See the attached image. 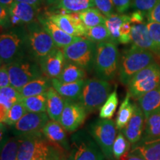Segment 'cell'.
Wrapping results in <instances>:
<instances>
[{
  "instance_id": "cell-43",
  "label": "cell",
  "mask_w": 160,
  "mask_h": 160,
  "mask_svg": "<svg viewBox=\"0 0 160 160\" xmlns=\"http://www.w3.org/2000/svg\"><path fill=\"white\" fill-rule=\"evenodd\" d=\"M0 23L2 28H11V18L9 8L0 6Z\"/></svg>"
},
{
  "instance_id": "cell-17",
  "label": "cell",
  "mask_w": 160,
  "mask_h": 160,
  "mask_svg": "<svg viewBox=\"0 0 160 160\" xmlns=\"http://www.w3.org/2000/svg\"><path fill=\"white\" fill-rule=\"evenodd\" d=\"M37 19L40 24L42 25L45 31L51 36L56 46L59 48L63 49L66 46L71 45L74 42L82 38L68 34L63 30H62L56 24L53 23L46 13L38 16Z\"/></svg>"
},
{
  "instance_id": "cell-4",
  "label": "cell",
  "mask_w": 160,
  "mask_h": 160,
  "mask_svg": "<svg viewBox=\"0 0 160 160\" xmlns=\"http://www.w3.org/2000/svg\"><path fill=\"white\" fill-rule=\"evenodd\" d=\"M117 45L112 41L97 44L93 71L98 79L111 81L117 76L120 59Z\"/></svg>"
},
{
  "instance_id": "cell-45",
  "label": "cell",
  "mask_w": 160,
  "mask_h": 160,
  "mask_svg": "<svg viewBox=\"0 0 160 160\" xmlns=\"http://www.w3.org/2000/svg\"><path fill=\"white\" fill-rule=\"evenodd\" d=\"M116 11L118 13L123 14L131 7V0H113Z\"/></svg>"
},
{
  "instance_id": "cell-14",
  "label": "cell",
  "mask_w": 160,
  "mask_h": 160,
  "mask_svg": "<svg viewBox=\"0 0 160 160\" xmlns=\"http://www.w3.org/2000/svg\"><path fill=\"white\" fill-rule=\"evenodd\" d=\"M50 19L68 34L73 37H85L87 28L84 25L78 13H46Z\"/></svg>"
},
{
  "instance_id": "cell-52",
  "label": "cell",
  "mask_w": 160,
  "mask_h": 160,
  "mask_svg": "<svg viewBox=\"0 0 160 160\" xmlns=\"http://www.w3.org/2000/svg\"><path fill=\"white\" fill-rule=\"evenodd\" d=\"M14 2V0H0V6H4L6 8H10L11 4Z\"/></svg>"
},
{
  "instance_id": "cell-51",
  "label": "cell",
  "mask_w": 160,
  "mask_h": 160,
  "mask_svg": "<svg viewBox=\"0 0 160 160\" xmlns=\"http://www.w3.org/2000/svg\"><path fill=\"white\" fill-rule=\"evenodd\" d=\"M60 2V0H44V4L47 6H56Z\"/></svg>"
},
{
  "instance_id": "cell-40",
  "label": "cell",
  "mask_w": 160,
  "mask_h": 160,
  "mask_svg": "<svg viewBox=\"0 0 160 160\" xmlns=\"http://www.w3.org/2000/svg\"><path fill=\"white\" fill-rule=\"evenodd\" d=\"M95 8L99 10L106 17L113 14L115 11V7L113 0H93Z\"/></svg>"
},
{
  "instance_id": "cell-48",
  "label": "cell",
  "mask_w": 160,
  "mask_h": 160,
  "mask_svg": "<svg viewBox=\"0 0 160 160\" xmlns=\"http://www.w3.org/2000/svg\"><path fill=\"white\" fill-rule=\"evenodd\" d=\"M63 151L64 150L62 148H59L51 153V155H49L48 157L39 160H66L65 155L64 154Z\"/></svg>"
},
{
  "instance_id": "cell-13",
  "label": "cell",
  "mask_w": 160,
  "mask_h": 160,
  "mask_svg": "<svg viewBox=\"0 0 160 160\" xmlns=\"http://www.w3.org/2000/svg\"><path fill=\"white\" fill-rule=\"evenodd\" d=\"M49 119L47 112H27L17 123L11 126V131L15 137H22L40 131Z\"/></svg>"
},
{
  "instance_id": "cell-23",
  "label": "cell",
  "mask_w": 160,
  "mask_h": 160,
  "mask_svg": "<svg viewBox=\"0 0 160 160\" xmlns=\"http://www.w3.org/2000/svg\"><path fill=\"white\" fill-rule=\"evenodd\" d=\"M47 97V112L50 119L59 122L60 117L65 108V99L62 97L53 87L46 92Z\"/></svg>"
},
{
  "instance_id": "cell-27",
  "label": "cell",
  "mask_w": 160,
  "mask_h": 160,
  "mask_svg": "<svg viewBox=\"0 0 160 160\" xmlns=\"http://www.w3.org/2000/svg\"><path fill=\"white\" fill-rule=\"evenodd\" d=\"M131 95L128 92L125 99L119 106L116 117V126L119 131H122L128 125L135 111V102H131Z\"/></svg>"
},
{
  "instance_id": "cell-39",
  "label": "cell",
  "mask_w": 160,
  "mask_h": 160,
  "mask_svg": "<svg viewBox=\"0 0 160 160\" xmlns=\"http://www.w3.org/2000/svg\"><path fill=\"white\" fill-rule=\"evenodd\" d=\"M158 2L159 0H131V8L135 11H142L147 15Z\"/></svg>"
},
{
  "instance_id": "cell-21",
  "label": "cell",
  "mask_w": 160,
  "mask_h": 160,
  "mask_svg": "<svg viewBox=\"0 0 160 160\" xmlns=\"http://www.w3.org/2000/svg\"><path fill=\"white\" fill-rule=\"evenodd\" d=\"M129 153L145 160H160V139L140 140L131 145Z\"/></svg>"
},
{
  "instance_id": "cell-25",
  "label": "cell",
  "mask_w": 160,
  "mask_h": 160,
  "mask_svg": "<svg viewBox=\"0 0 160 160\" xmlns=\"http://www.w3.org/2000/svg\"><path fill=\"white\" fill-rule=\"evenodd\" d=\"M137 103L145 114V119L152 113L160 111V85L137 99Z\"/></svg>"
},
{
  "instance_id": "cell-41",
  "label": "cell",
  "mask_w": 160,
  "mask_h": 160,
  "mask_svg": "<svg viewBox=\"0 0 160 160\" xmlns=\"http://www.w3.org/2000/svg\"><path fill=\"white\" fill-rule=\"evenodd\" d=\"M131 21H127L122 25L121 28L119 31V43L126 45V44H129L132 42L131 40Z\"/></svg>"
},
{
  "instance_id": "cell-10",
  "label": "cell",
  "mask_w": 160,
  "mask_h": 160,
  "mask_svg": "<svg viewBox=\"0 0 160 160\" xmlns=\"http://www.w3.org/2000/svg\"><path fill=\"white\" fill-rule=\"evenodd\" d=\"M88 131L101 148L106 159L113 160V146L117 136L115 122L111 119L99 118L90 124Z\"/></svg>"
},
{
  "instance_id": "cell-32",
  "label": "cell",
  "mask_w": 160,
  "mask_h": 160,
  "mask_svg": "<svg viewBox=\"0 0 160 160\" xmlns=\"http://www.w3.org/2000/svg\"><path fill=\"white\" fill-rule=\"evenodd\" d=\"M78 15L86 28L102 25L107 19V17L95 7L78 13Z\"/></svg>"
},
{
  "instance_id": "cell-29",
  "label": "cell",
  "mask_w": 160,
  "mask_h": 160,
  "mask_svg": "<svg viewBox=\"0 0 160 160\" xmlns=\"http://www.w3.org/2000/svg\"><path fill=\"white\" fill-rule=\"evenodd\" d=\"M127 21H131L130 15L113 13L109 17H107L105 24L111 35V40L112 42L116 44L119 43L120 28L122 25Z\"/></svg>"
},
{
  "instance_id": "cell-6",
  "label": "cell",
  "mask_w": 160,
  "mask_h": 160,
  "mask_svg": "<svg viewBox=\"0 0 160 160\" xmlns=\"http://www.w3.org/2000/svg\"><path fill=\"white\" fill-rule=\"evenodd\" d=\"M70 156L67 160H105V155L88 131H76L71 137Z\"/></svg>"
},
{
  "instance_id": "cell-34",
  "label": "cell",
  "mask_w": 160,
  "mask_h": 160,
  "mask_svg": "<svg viewBox=\"0 0 160 160\" xmlns=\"http://www.w3.org/2000/svg\"><path fill=\"white\" fill-rule=\"evenodd\" d=\"M85 38L96 44H99L106 41H111V35H110L105 24L94 26L92 28H87Z\"/></svg>"
},
{
  "instance_id": "cell-22",
  "label": "cell",
  "mask_w": 160,
  "mask_h": 160,
  "mask_svg": "<svg viewBox=\"0 0 160 160\" xmlns=\"http://www.w3.org/2000/svg\"><path fill=\"white\" fill-rule=\"evenodd\" d=\"M86 79H82L75 82L63 83L58 79H52V87L66 99L78 101L81 95Z\"/></svg>"
},
{
  "instance_id": "cell-2",
  "label": "cell",
  "mask_w": 160,
  "mask_h": 160,
  "mask_svg": "<svg viewBox=\"0 0 160 160\" xmlns=\"http://www.w3.org/2000/svg\"><path fill=\"white\" fill-rule=\"evenodd\" d=\"M155 62L154 54L151 51L132 45L122 51L119 59V79L124 85H128L134 76Z\"/></svg>"
},
{
  "instance_id": "cell-35",
  "label": "cell",
  "mask_w": 160,
  "mask_h": 160,
  "mask_svg": "<svg viewBox=\"0 0 160 160\" xmlns=\"http://www.w3.org/2000/svg\"><path fill=\"white\" fill-rule=\"evenodd\" d=\"M19 139L18 137L9 138L1 149V160H17Z\"/></svg>"
},
{
  "instance_id": "cell-9",
  "label": "cell",
  "mask_w": 160,
  "mask_h": 160,
  "mask_svg": "<svg viewBox=\"0 0 160 160\" xmlns=\"http://www.w3.org/2000/svg\"><path fill=\"white\" fill-rule=\"evenodd\" d=\"M28 39V53L39 62L57 48L51 36L37 20L26 26Z\"/></svg>"
},
{
  "instance_id": "cell-44",
  "label": "cell",
  "mask_w": 160,
  "mask_h": 160,
  "mask_svg": "<svg viewBox=\"0 0 160 160\" xmlns=\"http://www.w3.org/2000/svg\"><path fill=\"white\" fill-rule=\"evenodd\" d=\"M11 86V80L8 70V65L1 64L0 68V88Z\"/></svg>"
},
{
  "instance_id": "cell-28",
  "label": "cell",
  "mask_w": 160,
  "mask_h": 160,
  "mask_svg": "<svg viewBox=\"0 0 160 160\" xmlns=\"http://www.w3.org/2000/svg\"><path fill=\"white\" fill-rule=\"evenodd\" d=\"M55 9L59 10V13H78L85 10L94 8L93 0H60Z\"/></svg>"
},
{
  "instance_id": "cell-11",
  "label": "cell",
  "mask_w": 160,
  "mask_h": 160,
  "mask_svg": "<svg viewBox=\"0 0 160 160\" xmlns=\"http://www.w3.org/2000/svg\"><path fill=\"white\" fill-rule=\"evenodd\" d=\"M160 85V65L155 62L137 73L128 85L131 98L138 99Z\"/></svg>"
},
{
  "instance_id": "cell-3",
  "label": "cell",
  "mask_w": 160,
  "mask_h": 160,
  "mask_svg": "<svg viewBox=\"0 0 160 160\" xmlns=\"http://www.w3.org/2000/svg\"><path fill=\"white\" fill-rule=\"evenodd\" d=\"M18 137L19 146L17 160H39L62 148L50 142L42 131Z\"/></svg>"
},
{
  "instance_id": "cell-49",
  "label": "cell",
  "mask_w": 160,
  "mask_h": 160,
  "mask_svg": "<svg viewBox=\"0 0 160 160\" xmlns=\"http://www.w3.org/2000/svg\"><path fill=\"white\" fill-rule=\"evenodd\" d=\"M15 2H19L27 3L29 5L34 6L39 9V7L42 4H44V0H14Z\"/></svg>"
},
{
  "instance_id": "cell-12",
  "label": "cell",
  "mask_w": 160,
  "mask_h": 160,
  "mask_svg": "<svg viewBox=\"0 0 160 160\" xmlns=\"http://www.w3.org/2000/svg\"><path fill=\"white\" fill-rule=\"evenodd\" d=\"M87 113L79 102L65 99V108L59 122L68 132H75L84 123Z\"/></svg>"
},
{
  "instance_id": "cell-33",
  "label": "cell",
  "mask_w": 160,
  "mask_h": 160,
  "mask_svg": "<svg viewBox=\"0 0 160 160\" xmlns=\"http://www.w3.org/2000/svg\"><path fill=\"white\" fill-rule=\"evenodd\" d=\"M21 102L28 112L40 113L47 111V97L46 93L41 95L22 97Z\"/></svg>"
},
{
  "instance_id": "cell-20",
  "label": "cell",
  "mask_w": 160,
  "mask_h": 160,
  "mask_svg": "<svg viewBox=\"0 0 160 160\" xmlns=\"http://www.w3.org/2000/svg\"><path fill=\"white\" fill-rule=\"evenodd\" d=\"M131 40L133 45L141 48L148 50L154 55L159 57V51L149 33L147 23L132 25Z\"/></svg>"
},
{
  "instance_id": "cell-46",
  "label": "cell",
  "mask_w": 160,
  "mask_h": 160,
  "mask_svg": "<svg viewBox=\"0 0 160 160\" xmlns=\"http://www.w3.org/2000/svg\"><path fill=\"white\" fill-rule=\"evenodd\" d=\"M146 17H147L148 22L160 24V0H159L154 8L147 13Z\"/></svg>"
},
{
  "instance_id": "cell-24",
  "label": "cell",
  "mask_w": 160,
  "mask_h": 160,
  "mask_svg": "<svg viewBox=\"0 0 160 160\" xmlns=\"http://www.w3.org/2000/svg\"><path fill=\"white\" fill-rule=\"evenodd\" d=\"M22 96L12 86L0 88V121L5 122L8 112L14 104L21 101Z\"/></svg>"
},
{
  "instance_id": "cell-18",
  "label": "cell",
  "mask_w": 160,
  "mask_h": 160,
  "mask_svg": "<svg viewBox=\"0 0 160 160\" xmlns=\"http://www.w3.org/2000/svg\"><path fill=\"white\" fill-rule=\"evenodd\" d=\"M145 126V117L141 108L135 102V111L133 117L122 132L132 145L137 143L143 137Z\"/></svg>"
},
{
  "instance_id": "cell-16",
  "label": "cell",
  "mask_w": 160,
  "mask_h": 160,
  "mask_svg": "<svg viewBox=\"0 0 160 160\" xmlns=\"http://www.w3.org/2000/svg\"><path fill=\"white\" fill-rule=\"evenodd\" d=\"M66 59L63 50L56 48L39 62L43 75L49 79H58L65 65Z\"/></svg>"
},
{
  "instance_id": "cell-15",
  "label": "cell",
  "mask_w": 160,
  "mask_h": 160,
  "mask_svg": "<svg viewBox=\"0 0 160 160\" xmlns=\"http://www.w3.org/2000/svg\"><path fill=\"white\" fill-rule=\"evenodd\" d=\"M39 8L27 3L13 2L9 8L12 27L27 26L35 22Z\"/></svg>"
},
{
  "instance_id": "cell-42",
  "label": "cell",
  "mask_w": 160,
  "mask_h": 160,
  "mask_svg": "<svg viewBox=\"0 0 160 160\" xmlns=\"http://www.w3.org/2000/svg\"><path fill=\"white\" fill-rule=\"evenodd\" d=\"M147 26L151 39H153V42L159 51L160 57V24L148 22Z\"/></svg>"
},
{
  "instance_id": "cell-37",
  "label": "cell",
  "mask_w": 160,
  "mask_h": 160,
  "mask_svg": "<svg viewBox=\"0 0 160 160\" xmlns=\"http://www.w3.org/2000/svg\"><path fill=\"white\" fill-rule=\"evenodd\" d=\"M118 102H119V99H118L117 92L116 90H114L109 95L105 102L103 104V105L100 108L99 118L111 119L114 115L116 111H117Z\"/></svg>"
},
{
  "instance_id": "cell-36",
  "label": "cell",
  "mask_w": 160,
  "mask_h": 160,
  "mask_svg": "<svg viewBox=\"0 0 160 160\" xmlns=\"http://www.w3.org/2000/svg\"><path fill=\"white\" fill-rule=\"evenodd\" d=\"M131 148V144L125 137L122 132L119 131L113 146V160H119L123 156L128 153Z\"/></svg>"
},
{
  "instance_id": "cell-8",
  "label": "cell",
  "mask_w": 160,
  "mask_h": 160,
  "mask_svg": "<svg viewBox=\"0 0 160 160\" xmlns=\"http://www.w3.org/2000/svg\"><path fill=\"white\" fill-rule=\"evenodd\" d=\"M97 46V44L82 37L62 50L66 61L74 63L91 73L94 69Z\"/></svg>"
},
{
  "instance_id": "cell-31",
  "label": "cell",
  "mask_w": 160,
  "mask_h": 160,
  "mask_svg": "<svg viewBox=\"0 0 160 160\" xmlns=\"http://www.w3.org/2000/svg\"><path fill=\"white\" fill-rule=\"evenodd\" d=\"M160 139V111L152 113L145 119L143 137L141 140Z\"/></svg>"
},
{
  "instance_id": "cell-7",
  "label": "cell",
  "mask_w": 160,
  "mask_h": 160,
  "mask_svg": "<svg viewBox=\"0 0 160 160\" xmlns=\"http://www.w3.org/2000/svg\"><path fill=\"white\" fill-rule=\"evenodd\" d=\"M8 65L11 86L19 90L32 80L43 77L39 62L30 55Z\"/></svg>"
},
{
  "instance_id": "cell-19",
  "label": "cell",
  "mask_w": 160,
  "mask_h": 160,
  "mask_svg": "<svg viewBox=\"0 0 160 160\" xmlns=\"http://www.w3.org/2000/svg\"><path fill=\"white\" fill-rule=\"evenodd\" d=\"M42 131L45 137L52 143L59 146L65 151H70L71 144L68 139L66 133L67 131L59 122L49 120L44 126Z\"/></svg>"
},
{
  "instance_id": "cell-30",
  "label": "cell",
  "mask_w": 160,
  "mask_h": 160,
  "mask_svg": "<svg viewBox=\"0 0 160 160\" xmlns=\"http://www.w3.org/2000/svg\"><path fill=\"white\" fill-rule=\"evenodd\" d=\"M86 71L80 68L79 66L72 63L71 62L66 61L64 68L58 79L61 82L71 83L85 79Z\"/></svg>"
},
{
  "instance_id": "cell-38",
  "label": "cell",
  "mask_w": 160,
  "mask_h": 160,
  "mask_svg": "<svg viewBox=\"0 0 160 160\" xmlns=\"http://www.w3.org/2000/svg\"><path fill=\"white\" fill-rule=\"evenodd\" d=\"M27 110L21 101L14 104L8 112L5 122V125L13 126L27 113Z\"/></svg>"
},
{
  "instance_id": "cell-47",
  "label": "cell",
  "mask_w": 160,
  "mask_h": 160,
  "mask_svg": "<svg viewBox=\"0 0 160 160\" xmlns=\"http://www.w3.org/2000/svg\"><path fill=\"white\" fill-rule=\"evenodd\" d=\"M145 14L143 12L139 11H135L134 12L130 15L131 17V22L133 25H136V24H142L144 23V20H145Z\"/></svg>"
},
{
  "instance_id": "cell-26",
  "label": "cell",
  "mask_w": 160,
  "mask_h": 160,
  "mask_svg": "<svg viewBox=\"0 0 160 160\" xmlns=\"http://www.w3.org/2000/svg\"><path fill=\"white\" fill-rule=\"evenodd\" d=\"M51 87V79L43 76L38 79L32 80L18 91L22 97H28L45 93Z\"/></svg>"
},
{
  "instance_id": "cell-5",
  "label": "cell",
  "mask_w": 160,
  "mask_h": 160,
  "mask_svg": "<svg viewBox=\"0 0 160 160\" xmlns=\"http://www.w3.org/2000/svg\"><path fill=\"white\" fill-rule=\"evenodd\" d=\"M112 86L108 81L93 78L85 80L78 102L88 113L100 110L111 93Z\"/></svg>"
},
{
  "instance_id": "cell-1",
  "label": "cell",
  "mask_w": 160,
  "mask_h": 160,
  "mask_svg": "<svg viewBox=\"0 0 160 160\" xmlns=\"http://www.w3.org/2000/svg\"><path fill=\"white\" fill-rule=\"evenodd\" d=\"M29 55L26 26L12 27L0 36V62L9 65Z\"/></svg>"
},
{
  "instance_id": "cell-50",
  "label": "cell",
  "mask_w": 160,
  "mask_h": 160,
  "mask_svg": "<svg viewBox=\"0 0 160 160\" xmlns=\"http://www.w3.org/2000/svg\"><path fill=\"white\" fill-rule=\"evenodd\" d=\"M119 160H145L142 159V157H138V156L131 154V153H127L125 156H123L122 157H121Z\"/></svg>"
}]
</instances>
